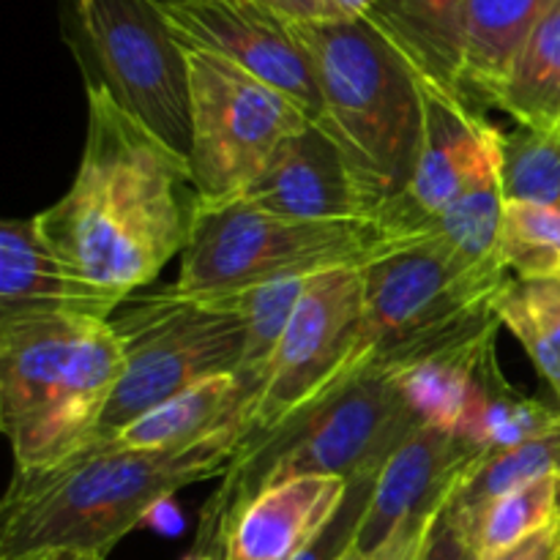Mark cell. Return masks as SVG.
<instances>
[{
    "label": "cell",
    "mask_w": 560,
    "mask_h": 560,
    "mask_svg": "<svg viewBox=\"0 0 560 560\" xmlns=\"http://www.w3.org/2000/svg\"><path fill=\"white\" fill-rule=\"evenodd\" d=\"M60 560H107L98 556H60Z\"/></svg>",
    "instance_id": "obj_37"
},
{
    "label": "cell",
    "mask_w": 560,
    "mask_h": 560,
    "mask_svg": "<svg viewBox=\"0 0 560 560\" xmlns=\"http://www.w3.org/2000/svg\"><path fill=\"white\" fill-rule=\"evenodd\" d=\"M479 560H560V517L536 530V534L525 536L517 545Z\"/></svg>",
    "instance_id": "obj_32"
},
{
    "label": "cell",
    "mask_w": 560,
    "mask_h": 560,
    "mask_svg": "<svg viewBox=\"0 0 560 560\" xmlns=\"http://www.w3.org/2000/svg\"><path fill=\"white\" fill-rule=\"evenodd\" d=\"M556 0H468L459 88L470 104L498 107L539 22Z\"/></svg>",
    "instance_id": "obj_20"
},
{
    "label": "cell",
    "mask_w": 560,
    "mask_h": 560,
    "mask_svg": "<svg viewBox=\"0 0 560 560\" xmlns=\"http://www.w3.org/2000/svg\"><path fill=\"white\" fill-rule=\"evenodd\" d=\"M372 3L375 0H337V9L342 14V20H364Z\"/></svg>",
    "instance_id": "obj_34"
},
{
    "label": "cell",
    "mask_w": 560,
    "mask_h": 560,
    "mask_svg": "<svg viewBox=\"0 0 560 560\" xmlns=\"http://www.w3.org/2000/svg\"><path fill=\"white\" fill-rule=\"evenodd\" d=\"M85 98L80 167L38 222L77 279L129 301L131 290L186 252L200 191L189 159L137 124L98 77L85 74Z\"/></svg>",
    "instance_id": "obj_1"
},
{
    "label": "cell",
    "mask_w": 560,
    "mask_h": 560,
    "mask_svg": "<svg viewBox=\"0 0 560 560\" xmlns=\"http://www.w3.org/2000/svg\"><path fill=\"white\" fill-rule=\"evenodd\" d=\"M350 481L339 476H295L252 498L219 539L222 560H293L342 509Z\"/></svg>",
    "instance_id": "obj_15"
},
{
    "label": "cell",
    "mask_w": 560,
    "mask_h": 560,
    "mask_svg": "<svg viewBox=\"0 0 560 560\" xmlns=\"http://www.w3.org/2000/svg\"><path fill=\"white\" fill-rule=\"evenodd\" d=\"M421 102L424 126L416 173L397 206L381 222L397 241L430 233L438 213L503 142V129L490 124L481 109L465 98L421 82Z\"/></svg>",
    "instance_id": "obj_14"
},
{
    "label": "cell",
    "mask_w": 560,
    "mask_h": 560,
    "mask_svg": "<svg viewBox=\"0 0 560 560\" xmlns=\"http://www.w3.org/2000/svg\"><path fill=\"white\" fill-rule=\"evenodd\" d=\"M184 560H222V558L208 556V552H189V556H186Z\"/></svg>",
    "instance_id": "obj_36"
},
{
    "label": "cell",
    "mask_w": 560,
    "mask_h": 560,
    "mask_svg": "<svg viewBox=\"0 0 560 560\" xmlns=\"http://www.w3.org/2000/svg\"><path fill=\"white\" fill-rule=\"evenodd\" d=\"M159 9L184 49L219 55L284 93L312 124L323 118L315 69L290 22L249 0H162Z\"/></svg>",
    "instance_id": "obj_13"
},
{
    "label": "cell",
    "mask_w": 560,
    "mask_h": 560,
    "mask_svg": "<svg viewBox=\"0 0 560 560\" xmlns=\"http://www.w3.org/2000/svg\"><path fill=\"white\" fill-rule=\"evenodd\" d=\"M310 279L312 277H284L273 279V282L252 284V288L230 290V293H235L246 323L244 370H241L244 375H257L266 381L268 364L277 353L279 339H282Z\"/></svg>",
    "instance_id": "obj_28"
},
{
    "label": "cell",
    "mask_w": 560,
    "mask_h": 560,
    "mask_svg": "<svg viewBox=\"0 0 560 560\" xmlns=\"http://www.w3.org/2000/svg\"><path fill=\"white\" fill-rule=\"evenodd\" d=\"M249 3L271 11V14L290 22V25L342 20V14L337 9V0H249Z\"/></svg>",
    "instance_id": "obj_31"
},
{
    "label": "cell",
    "mask_w": 560,
    "mask_h": 560,
    "mask_svg": "<svg viewBox=\"0 0 560 560\" xmlns=\"http://www.w3.org/2000/svg\"><path fill=\"white\" fill-rule=\"evenodd\" d=\"M109 326L124 348V377L102 416L98 441L197 383L244 370L246 323L230 290L180 293L170 284L131 301Z\"/></svg>",
    "instance_id": "obj_7"
},
{
    "label": "cell",
    "mask_w": 560,
    "mask_h": 560,
    "mask_svg": "<svg viewBox=\"0 0 560 560\" xmlns=\"http://www.w3.org/2000/svg\"><path fill=\"white\" fill-rule=\"evenodd\" d=\"M98 80L159 142L189 159V55L156 0H77Z\"/></svg>",
    "instance_id": "obj_10"
},
{
    "label": "cell",
    "mask_w": 560,
    "mask_h": 560,
    "mask_svg": "<svg viewBox=\"0 0 560 560\" xmlns=\"http://www.w3.org/2000/svg\"><path fill=\"white\" fill-rule=\"evenodd\" d=\"M465 5L468 0H375L364 20L402 55L419 82L465 98Z\"/></svg>",
    "instance_id": "obj_19"
},
{
    "label": "cell",
    "mask_w": 560,
    "mask_h": 560,
    "mask_svg": "<svg viewBox=\"0 0 560 560\" xmlns=\"http://www.w3.org/2000/svg\"><path fill=\"white\" fill-rule=\"evenodd\" d=\"M249 435L252 421H238L167 452H135L93 438L58 463L16 468L0 509V560L107 558L159 503L228 474Z\"/></svg>",
    "instance_id": "obj_2"
},
{
    "label": "cell",
    "mask_w": 560,
    "mask_h": 560,
    "mask_svg": "<svg viewBox=\"0 0 560 560\" xmlns=\"http://www.w3.org/2000/svg\"><path fill=\"white\" fill-rule=\"evenodd\" d=\"M290 27L320 85L317 126L337 142L364 217L381 224L419 162L424 126L419 77L366 20Z\"/></svg>",
    "instance_id": "obj_3"
},
{
    "label": "cell",
    "mask_w": 560,
    "mask_h": 560,
    "mask_svg": "<svg viewBox=\"0 0 560 560\" xmlns=\"http://www.w3.org/2000/svg\"><path fill=\"white\" fill-rule=\"evenodd\" d=\"M479 457L485 454L448 427H419L377 474L355 547L392 560H424L454 492Z\"/></svg>",
    "instance_id": "obj_12"
},
{
    "label": "cell",
    "mask_w": 560,
    "mask_h": 560,
    "mask_svg": "<svg viewBox=\"0 0 560 560\" xmlns=\"http://www.w3.org/2000/svg\"><path fill=\"white\" fill-rule=\"evenodd\" d=\"M424 419L394 372L361 370L262 435L241 443L222 485L202 509L195 550L219 558L224 525L262 490L295 476H377Z\"/></svg>",
    "instance_id": "obj_4"
},
{
    "label": "cell",
    "mask_w": 560,
    "mask_h": 560,
    "mask_svg": "<svg viewBox=\"0 0 560 560\" xmlns=\"http://www.w3.org/2000/svg\"><path fill=\"white\" fill-rule=\"evenodd\" d=\"M501 162L503 142L476 170V175L463 186V191L438 213L430 230L452 252L463 271L492 284V288H503V284L512 282V273L506 271L501 260L503 208H506Z\"/></svg>",
    "instance_id": "obj_21"
},
{
    "label": "cell",
    "mask_w": 560,
    "mask_h": 560,
    "mask_svg": "<svg viewBox=\"0 0 560 560\" xmlns=\"http://www.w3.org/2000/svg\"><path fill=\"white\" fill-rule=\"evenodd\" d=\"M495 315L528 350L560 408V282L512 279L498 295Z\"/></svg>",
    "instance_id": "obj_25"
},
{
    "label": "cell",
    "mask_w": 560,
    "mask_h": 560,
    "mask_svg": "<svg viewBox=\"0 0 560 560\" xmlns=\"http://www.w3.org/2000/svg\"><path fill=\"white\" fill-rule=\"evenodd\" d=\"M402 244L372 219L306 222L268 213L244 197L197 211L180 260V293H224L284 277L364 268Z\"/></svg>",
    "instance_id": "obj_8"
},
{
    "label": "cell",
    "mask_w": 560,
    "mask_h": 560,
    "mask_svg": "<svg viewBox=\"0 0 560 560\" xmlns=\"http://www.w3.org/2000/svg\"><path fill=\"white\" fill-rule=\"evenodd\" d=\"M556 517H560V474L550 470L487 506L468 534V547L476 558H487L517 545Z\"/></svg>",
    "instance_id": "obj_26"
},
{
    "label": "cell",
    "mask_w": 560,
    "mask_h": 560,
    "mask_svg": "<svg viewBox=\"0 0 560 560\" xmlns=\"http://www.w3.org/2000/svg\"><path fill=\"white\" fill-rule=\"evenodd\" d=\"M244 200L277 217L306 222L366 219L337 142L317 124L295 131L277 148L268 167L244 191Z\"/></svg>",
    "instance_id": "obj_16"
},
{
    "label": "cell",
    "mask_w": 560,
    "mask_h": 560,
    "mask_svg": "<svg viewBox=\"0 0 560 560\" xmlns=\"http://www.w3.org/2000/svg\"><path fill=\"white\" fill-rule=\"evenodd\" d=\"M558 448L560 427L528 443L479 457L474 468L465 474L459 490L454 492L452 503L446 509V523L468 545V534L474 530L476 520L485 514L487 506H492L498 498L509 495L517 487L528 485V481L539 479L550 470H558Z\"/></svg>",
    "instance_id": "obj_23"
},
{
    "label": "cell",
    "mask_w": 560,
    "mask_h": 560,
    "mask_svg": "<svg viewBox=\"0 0 560 560\" xmlns=\"http://www.w3.org/2000/svg\"><path fill=\"white\" fill-rule=\"evenodd\" d=\"M262 377L257 375H219L191 386L189 392L167 399L159 408L148 410L137 421L109 438L118 448L135 452H167L186 448L238 421H252Z\"/></svg>",
    "instance_id": "obj_18"
},
{
    "label": "cell",
    "mask_w": 560,
    "mask_h": 560,
    "mask_svg": "<svg viewBox=\"0 0 560 560\" xmlns=\"http://www.w3.org/2000/svg\"><path fill=\"white\" fill-rule=\"evenodd\" d=\"M424 560H479L474 556L468 545H465L463 536L446 523V514H443L441 525H438L435 536L430 541V550H427Z\"/></svg>",
    "instance_id": "obj_33"
},
{
    "label": "cell",
    "mask_w": 560,
    "mask_h": 560,
    "mask_svg": "<svg viewBox=\"0 0 560 560\" xmlns=\"http://www.w3.org/2000/svg\"><path fill=\"white\" fill-rule=\"evenodd\" d=\"M498 107L525 129L560 131V0L525 44Z\"/></svg>",
    "instance_id": "obj_24"
},
{
    "label": "cell",
    "mask_w": 560,
    "mask_h": 560,
    "mask_svg": "<svg viewBox=\"0 0 560 560\" xmlns=\"http://www.w3.org/2000/svg\"><path fill=\"white\" fill-rule=\"evenodd\" d=\"M503 288L463 271L432 233L392 246L364 266V339L355 372L399 375L490 337L501 328L495 301Z\"/></svg>",
    "instance_id": "obj_6"
},
{
    "label": "cell",
    "mask_w": 560,
    "mask_h": 560,
    "mask_svg": "<svg viewBox=\"0 0 560 560\" xmlns=\"http://www.w3.org/2000/svg\"><path fill=\"white\" fill-rule=\"evenodd\" d=\"M339 560H377L375 556H370V552H361L359 550V547H350V550L348 552H345V556L342 558H339Z\"/></svg>",
    "instance_id": "obj_35"
},
{
    "label": "cell",
    "mask_w": 560,
    "mask_h": 560,
    "mask_svg": "<svg viewBox=\"0 0 560 560\" xmlns=\"http://www.w3.org/2000/svg\"><path fill=\"white\" fill-rule=\"evenodd\" d=\"M558 427L560 408H547L539 399L520 397L501 375L498 355L492 350L481 361L470 383L468 399H465L463 416L454 432L476 452L495 454L547 435Z\"/></svg>",
    "instance_id": "obj_22"
},
{
    "label": "cell",
    "mask_w": 560,
    "mask_h": 560,
    "mask_svg": "<svg viewBox=\"0 0 560 560\" xmlns=\"http://www.w3.org/2000/svg\"><path fill=\"white\" fill-rule=\"evenodd\" d=\"M364 339V268H337L310 279L252 413V435L282 421L326 394L359 364Z\"/></svg>",
    "instance_id": "obj_11"
},
{
    "label": "cell",
    "mask_w": 560,
    "mask_h": 560,
    "mask_svg": "<svg viewBox=\"0 0 560 560\" xmlns=\"http://www.w3.org/2000/svg\"><path fill=\"white\" fill-rule=\"evenodd\" d=\"M156 3H162V0H156Z\"/></svg>",
    "instance_id": "obj_40"
},
{
    "label": "cell",
    "mask_w": 560,
    "mask_h": 560,
    "mask_svg": "<svg viewBox=\"0 0 560 560\" xmlns=\"http://www.w3.org/2000/svg\"><path fill=\"white\" fill-rule=\"evenodd\" d=\"M501 260L512 279L560 282V211L536 202L506 200Z\"/></svg>",
    "instance_id": "obj_27"
},
{
    "label": "cell",
    "mask_w": 560,
    "mask_h": 560,
    "mask_svg": "<svg viewBox=\"0 0 560 560\" xmlns=\"http://www.w3.org/2000/svg\"><path fill=\"white\" fill-rule=\"evenodd\" d=\"M126 304L69 271L44 235L38 213L0 224V320L20 315H77L109 320Z\"/></svg>",
    "instance_id": "obj_17"
},
{
    "label": "cell",
    "mask_w": 560,
    "mask_h": 560,
    "mask_svg": "<svg viewBox=\"0 0 560 560\" xmlns=\"http://www.w3.org/2000/svg\"><path fill=\"white\" fill-rule=\"evenodd\" d=\"M558 474H560V448H558Z\"/></svg>",
    "instance_id": "obj_39"
},
{
    "label": "cell",
    "mask_w": 560,
    "mask_h": 560,
    "mask_svg": "<svg viewBox=\"0 0 560 560\" xmlns=\"http://www.w3.org/2000/svg\"><path fill=\"white\" fill-rule=\"evenodd\" d=\"M124 377L109 320L20 315L0 320V424L16 468L52 465L96 438Z\"/></svg>",
    "instance_id": "obj_5"
},
{
    "label": "cell",
    "mask_w": 560,
    "mask_h": 560,
    "mask_svg": "<svg viewBox=\"0 0 560 560\" xmlns=\"http://www.w3.org/2000/svg\"><path fill=\"white\" fill-rule=\"evenodd\" d=\"M191 77V153L202 206L244 197L277 148L312 124L299 104L219 55L186 49Z\"/></svg>",
    "instance_id": "obj_9"
},
{
    "label": "cell",
    "mask_w": 560,
    "mask_h": 560,
    "mask_svg": "<svg viewBox=\"0 0 560 560\" xmlns=\"http://www.w3.org/2000/svg\"><path fill=\"white\" fill-rule=\"evenodd\" d=\"M22 560H60V556H31V558H22Z\"/></svg>",
    "instance_id": "obj_38"
},
{
    "label": "cell",
    "mask_w": 560,
    "mask_h": 560,
    "mask_svg": "<svg viewBox=\"0 0 560 560\" xmlns=\"http://www.w3.org/2000/svg\"><path fill=\"white\" fill-rule=\"evenodd\" d=\"M377 476L370 479H359L350 485L348 498H345L342 509H339L337 517L328 523V528L306 547L304 552H299L293 560H339L350 547L355 545V536H359V525L364 520L366 506H370L372 490H375Z\"/></svg>",
    "instance_id": "obj_30"
},
{
    "label": "cell",
    "mask_w": 560,
    "mask_h": 560,
    "mask_svg": "<svg viewBox=\"0 0 560 560\" xmlns=\"http://www.w3.org/2000/svg\"><path fill=\"white\" fill-rule=\"evenodd\" d=\"M501 178L506 200L560 211V131H503Z\"/></svg>",
    "instance_id": "obj_29"
}]
</instances>
